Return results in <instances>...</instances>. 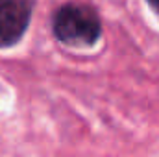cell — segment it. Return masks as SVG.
<instances>
[{
    "mask_svg": "<svg viewBox=\"0 0 159 157\" xmlns=\"http://www.w3.org/2000/svg\"><path fill=\"white\" fill-rule=\"evenodd\" d=\"M35 0H0V48H9L24 37Z\"/></svg>",
    "mask_w": 159,
    "mask_h": 157,
    "instance_id": "obj_2",
    "label": "cell"
},
{
    "mask_svg": "<svg viewBox=\"0 0 159 157\" xmlns=\"http://www.w3.org/2000/svg\"><path fill=\"white\" fill-rule=\"evenodd\" d=\"M148 2V6L152 7V11L157 15V19H159V0H146Z\"/></svg>",
    "mask_w": 159,
    "mask_h": 157,
    "instance_id": "obj_3",
    "label": "cell"
},
{
    "mask_svg": "<svg viewBox=\"0 0 159 157\" xmlns=\"http://www.w3.org/2000/svg\"><path fill=\"white\" fill-rule=\"evenodd\" d=\"M54 37L74 48L94 46L102 35V20L96 7L89 4L67 2L59 6L52 17Z\"/></svg>",
    "mask_w": 159,
    "mask_h": 157,
    "instance_id": "obj_1",
    "label": "cell"
}]
</instances>
